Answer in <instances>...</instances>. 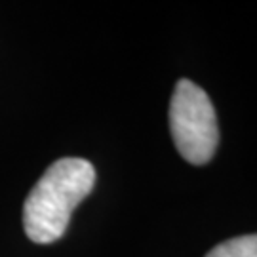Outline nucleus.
<instances>
[{
  "mask_svg": "<svg viewBox=\"0 0 257 257\" xmlns=\"http://www.w3.org/2000/svg\"><path fill=\"white\" fill-rule=\"evenodd\" d=\"M95 168L84 158H59L31 189L23 206V227L37 244H52L65 234L74 208L92 193Z\"/></svg>",
  "mask_w": 257,
  "mask_h": 257,
  "instance_id": "obj_1",
  "label": "nucleus"
},
{
  "mask_svg": "<svg viewBox=\"0 0 257 257\" xmlns=\"http://www.w3.org/2000/svg\"><path fill=\"white\" fill-rule=\"evenodd\" d=\"M170 132L179 155L194 166L208 164L219 143L217 114L198 84L181 78L170 101Z\"/></svg>",
  "mask_w": 257,
  "mask_h": 257,
  "instance_id": "obj_2",
  "label": "nucleus"
},
{
  "mask_svg": "<svg viewBox=\"0 0 257 257\" xmlns=\"http://www.w3.org/2000/svg\"><path fill=\"white\" fill-rule=\"evenodd\" d=\"M206 257H257V234H244L225 240L208 251Z\"/></svg>",
  "mask_w": 257,
  "mask_h": 257,
  "instance_id": "obj_3",
  "label": "nucleus"
}]
</instances>
